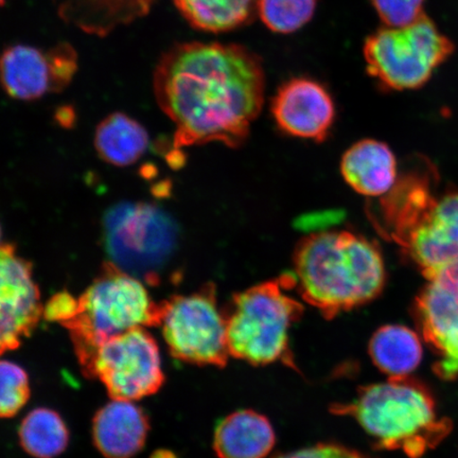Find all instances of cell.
<instances>
[{
  "label": "cell",
  "instance_id": "3",
  "mask_svg": "<svg viewBox=\"0 0 458 458\" xmlns=\"http://www.w3.org/2000/svg\"><path fill=\"white\" fill-rule=\"evenodd\" d=\"M332 413L351 416L377 448L403 451L420 458L451 431V421L439 420L431 392L406 377L360 387L351 403L332 406Z\"/></svg>",
  "mask_w": 458,
  "mask_h": 458
},
{
  "label": "cell",
  "instance_id": "15",
  "mask_svg": "<svg viewBox=\"0 0 458 458\" xmlns=\"http://www.w3.org/2000/svg\"><path fill=\"white\" fill-rule=\"evenodd\" d=\"M93 432L106 458H131L145 445L148 421L133 400L113 398L97 413Z\"/></svg>",
  "mask_w": 458,
  "mask_h": 458
},
{
  "label": "cell",
  "instance_id": "6",
  "mask_svg": "<svg viewBox=\"0 0 458 458\" xmlns=\"http://www.w3.org/2000/svg\"><path fill=\"white\" fill-rule=\"evenodd\" d=\"M158 311L140 280L111 265L80 299L72 324L86 353L113 336L157 322Z\"/></svg>",
  "mask_w": 458,
  "mask_h": 458
},
{
  "label": "cell",
  "instance_id": "4",
  "mask_svg": "<svg viewBox=\"0 0 458 458\" xmlns=\"http://www.w3.org/2000/svg\"><path fill=\"white\" fill-rule=\"evenodd\" d=\"M294 288V274L289 273L233 297L226 317L231 356L251 365L282 362L297 369L289 332L302 317L303 307L288 294Z\"/></svg>",
  "mask_w": 458,
  "mask_h": 458
},
{
  "label": "cell",
  "instance_id": "14",
  "mask_svg": "<svg viewBox=\"0 0 458 458\" xmlns=\"http://www.w3.org/2000/svg\"><path fill=\"white\" fill-rule=\"evenodd\" d=\"M414 315L423 339L439 357L434 372L440 379L458 377V299L437 280H428L416 297Z\"/></svg>",
  "mask_w": 458,
  "mask_h": 458
},
{
  "label": "cell",
  "instance_id": "9",
  "mask_svg": "<svg viewBox=\"0 0 458 458\" xmlns=\"http://www.w3.org/2000/svg\"><path fill=\"white\" fill-rule=\"evenodd\" d=\"M105 228L108 253L123 271L156 270L174 248V222L151 205L116 206L106 215Z\"/></svg>",
  "mask_w": 458,
  "mask_h": 458
},
{
  "label": "cell",
  "instance_id": "5",
  "mask_svg": "<svg viewBox=\"0 0 458 458\" xmlns=\"http://www.w3.org/2000/svg\"><path fill=\"white\" fill-rule=\"evenodd\" d=\"M450 53L448 39L426 16L410 26L383 27L364 44L369 73L383 88L392 90L425 85Z\"/></svg>",
  "mask_w": 458,
  "mask_h": 458
},
{
  "label": "cell",
  "instance_id": "12",
  "mask_svg": "<svg viewBox=\"0 0 458 458\" xmlns=\"http://www.w3.org/2000/svg\"><path fill=\"white\" fill-rule=\"evenodd\" d=\"M43 312L30 263L17 256L13 244L0 253V342L3 349L17 346Z\"/></svg>",
  "mask_w": 458,
  "mask_h": 458
},
{
  "label": "cell",
  "instance_id": "24",
  "mask_svg": "<svg viewBox=\"0 0 458 458\" xmlns=\"http://www.w3.org/2000/svg\"><path fill=\"white\" fill-rule=\"evenodd\" d=\"M29 397L26 371L11 360L0 365V413L13 417L24 408Z\"/></svg>",
  "mask_w": 458,
  "mask_h": 458
},
{
  "label": "cell",
  "instance_id": "20",
  "mask_svg": "<svg viewBox=\"0 0 458 458\" xmlns=\"http://www.w3.org/2000/svg\"><path fill=\"white\" fill-rule=\"evenodd\" d=\"M148 136L141 125L122 113L110 114L97 128L95 147L106 162L119 167L139 160L148 148Z\"/></svg>",
  "mask_w": 458,
  "mask_h": 458
},
{
  "label": "cell",
  "instance_id": "7",
  "mask_svg": "<svg viewBox=\"0 0 458 458\" xmlns=\"http://www.w3.org/2000/svg\"><path fill=\"white\" fill-rule=\"evenodd\" d=\"M157 322L176 358L198 364H225L226 317L217 308L213 289L174 297L159 309Z\"/></svg>",
  "mask_w": 458,
  "mask_h": 458
},
{
  "label": "cell",
  "instance_id": "8",
  "mask_svg": "<svg viewBox=\"0 0 458 458\" xmlns=\"http://www.w3.org/2000/svg\"><path fill=\"white\" fill-rule=\"evenodd\" d=\"M85 360L113 398L135 401L157 392L162 386L159 349L145 328L100 343L85 353Z\"/></svg>",
  "mask_w": 458,
  "mask_h": 458
},
{
  "label": "cell",
  "instance_id": "27",
  "mask_svg": "<svg viewBox=\"0 0 458 458\" xmlns=\"http://www.w3.org/2000/svg\"><path fill=\"white\" fill-rule=\"evenodd\" d=\"M275 458H369L357 451L334 444H320Z\"/></svg>",
  "mask_w": 458,
  "mask_h": 458
},
{
  "label": "cell",
  "instance_id": "28",
  "mask_svg": "<svg viewBox=\"0 0 458 458\" xmlns=\"http://www.w3.org/2000/svg\"><path fill=\"white\" fill-rule=\"evenodd\" d=\"M150 458H177L172 452L167 450H158L154 452Z\"/></svg>",
  "mask_w": 458,
  "mask_h": 458
},
{
  "label": "cell",
  "instance_id": "30",
  "mask_svg": "<svg viewBox=\"0 0 458 458\" xmlns=\"http://www.w3.org/2000/svg\"><path fill=\"white\" fill-rule=\"evenodd\" d=\"M457 299H458V295H456Z\"/></svg>",
  "mask_w": 458,
  "mask_h": 458
},
{
  "label": "cell",
  "instance_id": "21",
  "mask_svg": "<svg viewBox=\"0 0 458 458\" xmlns=\"http://www.w3.org/2000/svg\"><path fill=\"white\" fill-rule=\"evenodd\" d=\"M177 11L192 28L220 33L246 24L258 0H174Z\"/></svg>",
  "mask_w": 458,
  "mask_h": 458
},
{
  "label": "cell",
  "instance_id": "10",
  "mask_svg": "<svg viewBox=\"0 0 458 458\" xmlns=\"http://www.w3.org/2000/svg\"><path fill=\"white\" fill-rule=\"evenodd\" d=\"M77 70V51L66 42L47 50L16 44L5 48L2 57L4 89L17 100L59 93L72 82Z\"/></svg>",
  "mask_w": 458,
  "mask_h": 458
},
{
  "label": "cell",
  "instance_id": "2",
  "mask_svg": "<svg viewBox=\"0 0 458 458\" xmlns=\"http://www.w3.org/2000/svg\"><path fill=\"white\" fill-rule=\"evenodd\" d=\"M294 272L302 300L328 319L374 301L386 278L379 249L346 231L314 233L301 240Z\"/></svg>",
  "mask_w": 458,
  "mask_h": 458
},
{
  "label": "cell",
  "instance_id": "16",
  "mask_svg": "<svg viewBox=\"0 0 458 458\" xmlns=\"http://www.w3.org/2000/svg\"><path fill=\"white\" fill-rule=\"evenodd\" d=\"M157 0H53L67 25L98 38L127 26L150 13Z\"/></svg>",
  "mask_w": 458,
  "mask_h": 458
},
{
  "label": "cell",
  "instance_id": "1",
  "mask_svg": "<svg viewBox=\"0 0 458 458\" xmlns=\"http://www.w3.org/2000/svg\"><path fill=\"white\" fill-rule=\"evenodd\" d=\"M157 105L175 125L174 147L245 141L265 100L262 62L242 45L172 46L153 74Z\"/></svg>",
  "mask_w": 458,
  "mask_h": 458
},
{
  "label": "cell",
  "instance_id": "18",
  "mask_svg": "<svg viewBox=\"0 0 458 458\" xmlns=\"http://www.w3.org/2000/svg\"><path fill=\"white\" fill-rule=\"evenodd\" d=\"M275 440L274 428L266 416L243 410L219 423L214 444L220 458H265Z\"/></svg>",
  "mask_w": 458,
  "mask_h": 458
},
{
  "label": "cell",
  "instance_id": "17",
  "mask_svg": "<svg viewBox=\"0 0 458 458\" xmlns=\"http://www.w3.org/2000/svg\"><path fill=\"white\" fill-rule=\"evenodd\" d=\"M341 172L354 191L366 197H382L396 185L397 160L386 143L364 140L344 154Z\"/></svg>",
  "mask_w": 458,
  "mask_h": 458
},
{
  "label": "cell",
  "instance_id": "26",
  "mask_svg": "<svg viewBox=\"0 0 458 458\" xmlns=\"http://www.w3.org/2000/svg\"><path fill=\"white\" fill-rule=\"evenodd\" d=\"M80 312V300L71 294L59 293L51 297L43 309L45 318L53 322L72 323Z\"/></svg>",
  "mask_w": 458,
  "mask_h": 458
},
{
  "label": "cell",
  "instance_id": "25",
  "mask_svg": "<svg viewBox=\"0 0 458 458\" xmlns=\"http://www.w3.org/2000/svg\"><path fill=\"white\" fill-rule=\"evenodd\" d=\"M385 27L401 28L422 19L425 0H371Z\"/></svg>",
  "mask_w": 458,
  "mask_h": 458
},
{
  "label": "cell",
  "instance_id": "19",
  "mask_svg": "<svg viewBox=\"0 0 458 458\" xmlns=\"http://www.w3.org/2000/svg\"><path fill=\"white\" fill-rule=\"evenodd\" d=\"M372 362L389 377L411 374L422 359L420 337L401 325H386L377 329L369 343Z\"/></svg>",
  "mask_w": 458,
  "mask_h": 458
},
{
  "label": "cell",
  "instance_id": "11",
  "mask_svg": "<svg viewBox=\"0 0 458 458\" xmlns=\"http://www.w3.org/2000/svg\"><path fill=\"white\" fill-rule=\"evenodd\" d=\"M428 280L458 259V192L434 198L400 243Z\"/></svg>",
  "mask_w": 458,
  "mask_h": 458
},
{
  "label": "cell",
  "instance_id": "29",
  "mask_svg": "<svg viewBox=\"0 0 458 458\" xmlns=\"http://www.w3.org/2000/svg\"><path fill=\"white\" fill-rule=\"evenodd\" d=\"M4 2H5V0H2V4H4Z\"/></svg>",
  "mask_w": 458,
  "mask_h": 458
},
{
  "label": "cell",
  "instance_id": "22",
  "mask_svg": "<svg viewBox=\"0 0 458 458\" xmlns=\"http://www.w3.org/2000/svg\"><path fill=\"white\" fill-rule=\"evenodd\" d=\"M22 448L37 458H54L66 449L68 431L64 421L48 409H37L29 413L20 427Z\"/></svg>",
  "mask_w": 458,
  "mask_h": 458
},
{
  "label": "cell",
  "instance_id": "13",
  "mask_svg": "<svg viewBox=\"0 0 458 458\" xmlns=\"http://www.w3.org/2000/svg\"><path fill=\"white\" fill-rule=\"evenodd\" d=\"M272 113L280 130L297 139L324 141L334 125L335 102L314 80L292 79L278 89Z\"/></svg>",
  "mask_w": 458,
  "mask_h": 458
},
{
  "label": "cell",
  "instance_id": "23",
  "mask_svg": "<svg viewBox=\"0 0 458 458\" xmlns=\"http://www.w3.org/2000/svg\"><path fill=\"white\" fill-rule=\"evenodd\" d=\"M317 4L318 0H258L257 13L271 31L289 34L312 20Z\"/></svg>",
  "mask_w": 458,
  "mask_h": 458
}]
</instances>
